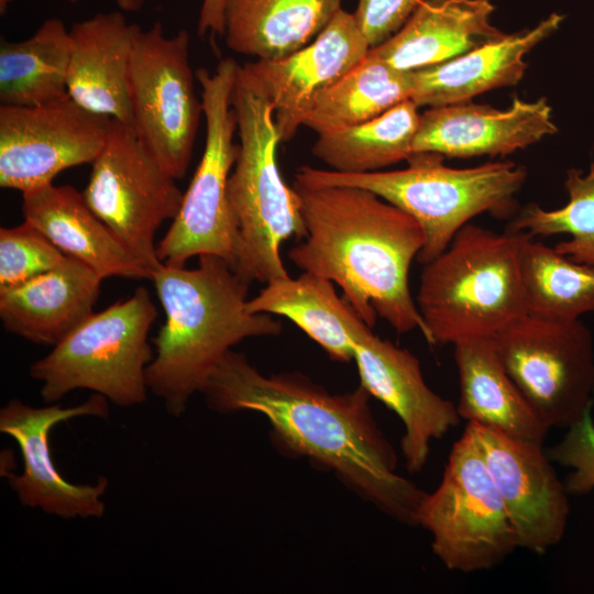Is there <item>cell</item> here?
<instances>
[{"label": "cell", "mask_w": 594, "mask_h": 594, "mask_svg": "<svg viewBox=\"0 0 594 594\" xmlns=\"http://www.w3.org/2000/svg\"><path fill=\"white\" fill-rule=\"evenodd\" d=\"M200 393L219 414L263 415L280 452L332 471L378 510L417 526L426 492L397 473V454L378 428L371 395L362 385L331 393L300 372L265 375L245 354L230 350Z\"/></svg>", "instance_id": "cell-1"}, {"label": "cell", "mask_w": 594, "mask_h": 594, "mask_svg": "<svg viewBox=\"0 0 594 594\" xmlns=\"http://www.w3.org/2000/svg\"><path fill=\"white\" fill-rule=\"evenodd\" d=\"M306 237L288 251L292 263L336 283L362 320L385 319L397 333L428 332L413 299L408 273L425 234L406 211L353 186L294 180Z\"/></svg>", "instance_id": "cell-2"}, {"label": "cell", "mask_w": 594, "mask_h": 594, "mask_svg": "<svg viewBox=\"0 0 594 594\" xmlns=\"http://www.w3.org/2000/svg\"><path fill=\"white\" fill-rule=\"evenodd\" d=\"M151 280L165 322L154 340L155 355L145 378L172 417L186 411L234 345L282 332V323L271 315L246 310L251 284L216 255H200L195 268L162 263Z\"/></svg>", "instance_id": "cell-3"}, {"label": "cell", "mask_w": 594, "mask_h": 594, "mask_svg": "<svg viewBox=\"0 0 594 594\" xmlns=\"http://www.w3.org/2000/svg\"><path fill=\"white\" fill-rule=\"evenodd\" d=\"M529 237L465 224L424 265L416 304L428 343L492 338L527 314L520 253Z\"/></svg>", "instance_id": "cell-4"}, {"label": "cell", "mask_w": 594, "mask_h": 594, "mask_svg": "<svg viewBox=\"0 0 594 594\" xmlns=\"http://www.w3.org/2000/svg\"><path fill=\"white\" fill-rule=\"evenodd\" d=\"M441 154L413 153L403 169L359 174L301 166L295 179L317 185L360 187L414 217L425 234L417 256L422 265L441 254L457 232L483 212L505 213L527 173L513 162L470 168L443 165Z\"/></svg>", "instance_id": "cell-5"}, {"label": "cell", "mask_w": 594, "mask_h": 594, "mask_svg": "<svg viewBox=\"0 0 594 594\" xmlns=\"http://www.w3.org/2000/svg\"><path fill=\"white\" fill-rule=\"evenodd\" d=\"M232 107L240 139L228 180V197L239 229L234 271L249 284H267L289 276L280 246L292 237L302 240L307 231L299 198L285 184L277 165L280 138L272 103L238 74Z\"/></svg>", "instance_id": "cell-6"}, {"label": "cell", "mask_w": 594, "mask_h": 594, "mask_svg": "<svg viewBox=\"0 0 594 594\" xmlns=\"http://www.w3.org/2000/svg\"><path fill=\"white\" fill-rule=\"evenodd\" d=\"M157 317L150 292L94 312L53 350L30 366L42 383L44 403L54 404L75 389H89L119 407L147 399L146 367L153 359L148 332Z\"/></svg>", "instance_id": "cell-7"}, {"label": "cell", "mask_w": 594, "mask_h": 594, "mask_svg": "<svg viewBox=\"0 0 594 594\" xmlns=\"http://www.w3.org/2000/svg\"><path fill=\"white\" fill-rule=\"evenodd\" d=\"M239 66L233 58H223L215 72L200 68L195 74L201 86L205 147L180 209L156 245L163 264L185 265L193 256L209 254L235 268L239 229L228 180L239 153V144L233 142L238 124L232 107Z\"/></svg>", "instance_id": "cell-8"}, {"label": "cell", "mask_w": 594, "mask_h": 594, "mask_svg": "<svg viewBox=\"0 0 594 594\" xmlns=\"http://www.w3.org/2000/svg\"><path fill=\"white\" fill-rule=\"evenodd\" d=\"M416 520L431 535L435 556L451 571L492 569L519 548L515 528L468 425L450 451L440 484L426 493Z\"/></svg>", "instance_id": "cell-9"}, {"label": "cell", "mask_w": 594, "mask_h": 594, "mask_svg": "<svg viewBox=\"0 0 594 594\" xmlns=\"http://www.w3.org/2000/svg\"><path fill=\"white\" fill-rule=\"evenodd\" d=\"M81 194L92 212L152 275L162 265L154 243L156 231L177 216L184 193L131 124L112 120Z\"/></svg>", "instance_id": "cell-10"}, {"label": "cell", "mask_w": 594, "mask_h": 594, "mask_svg": "<svg viewBox=\"0 0 594 594\" xmlns=\"http://www.w3.org/2000/svg\"><path fill=\"white\" fill-rule=\"evenodd\" d=\"M504 367L550 427L569 428L594 399V349L579 320L524 315L492 337Z\"/></svg>", "instance_id": "cell-11"}, {"label": "cell", "mask_w": 594, "mask_h": 594, "mask_svg": "<svg viewBox=\"0 0 594 594\" xmlns=\"http://www.w3.org/2000/svg\"><path fill=\"white\" fill-rule=\"evenodd\" d=\"M189 34L166 36L154 23L136 35L130 70L132 127L147 151L173 178L187 172L202 101L195 94Z\"/></svg>", "instance_id": "cell-12"}, {"label": "cell", "mask_w": 594, "mask_h": 594, "mask_svg": "<svg viewBox=\"0 0 594 594\" xmlns=\"http://www.w3.org/2000/svg\"><path fill=\"white\" fill-rule=\"evenodd\" d=\"M69 97L34 107H0V186L22 194L66 168L91 164L112 124Z\"/></svg>", "instance_id": "cell-13"}, {"label": "cell", "mask_w": 594, "mask_h": 594, "mask_svg": "<svg viewBox=\"0 0 594 594\" xmlns=\"http://www.w3.org/2000/svg\"><path fill=\"white\" fill-rule=\"evenodd\" d=\"M108 402L97 393L66 408L61 404L33 407L12 398L0 409V432L16 442L23 460L21 474L4 471L2 476L7 477L21 505L64 519L103 516L106 506L101 497L108 479L99 476L96 483L84 485L65 480L53 462L50 435L56 425L73 418H108Z\"/></svg>", "instance_id": "cell-14"}, {"label": "cell", "mask_w": 594, "mask_h": 594, "mask_svg": "<svg viewBox=\"0 0 594 594\" xmlns=\"http://www.w3.org/2000/svg\"><path fill=\"white\" fill-rule=\"evenodd\" d=\"M353 13L342 8L305 47L278 59L240 65L239 76L272 103L280 142L290 140L322 92L369 53Z\"/></svg>", "instance_id": "cell-15"}, {"label": "cell", "mask_w": 594, "mask_h": 594, "mask_svg": "<svg viewBox=\"0 0 594 594\" xmlns=\"http://www.w3.org/2000/svg\"><path fill=\"white\" fill-rule=\"evenodd\" d=\"M515 528L519 548L546 553L564 536L570 506L542 444L469 422Z\"/></svg>", "instance_id": "cell-16"}, {"label": "cell", "mask_w": 594, "mask_h": 594, "mask_svg": "<svg viewBox=\"0 0 594 594\" xmlns=\"http://www.w3.org/2000/svg\"><path fill=\"white\" fill-rule=\"evenodd\" d=\"M353 361L360 385L393 410L404 426L400 450L407 471L420 472L432 441L459 425L457 406L427 385L416 355L374 334L372 328L355 343Z\"/></svg>", "instance_id": "cell-17"}, {"label": "cell", "mask_w": 594, "mask_h": 594, "mask_svg": "<svg viewBox=\"0 0 594 594\" xmlns=\"http://www.w3.org/2000/svg\"><path fill=\"white\" fill-rule=\"evenodd\" d=\"M557 131L546 98H515L506 110L470 101L430 107L420 114L413 153L449 157L506 155Z\"/></svg>", "instance_id": "cell-18"}, {"label": "cell", "mask_w": 594, "mask_h": 594, "mask_svg": "<svg viewBox=\"0 0 594 594\" xmlns=\"http://www.w3.org/2000/svg\"><path fill=\"white\" fill-rule=\"evenodd\" d=\"M140 30L119 11L73 23L66 80L69 98L90 112L132 125L130 70Z\"/></svg>", "instance_id": "cell-19"}, {"label": "cell", "mask_w": 594, "mask_h": 594, "mask_svg": "<svg viewBox=\"0 0 594 594\" xmlns=\"http://www.w3.org/2000/svg\"><path fill=\"white\" fill-rule=\"evenodd\" d=\"M102 277L67 256L58 266L0 292V319L9 333L56 345L94 314Z\"/></svg>", "instance_id": "cell-20"}, {"label": "cell", "mask_w": 594, "mask_h": 594, "mask_svg": "<svg viewBox=\"0 0 594 594\" xmlns=\"http://www.w3.org/2000/svg\"><path fill=\"white\" fill-rule=\"evenodd\" d=\"M562 21V15L551 13L532 29L503 34L454 58L411 70L410 100L418 107L447 106L516 85L527 68L524 56L554 33Z\"/></svg>", "instance_id": "cell-21"}, {"label": "cell", "mask_w": 594, "mask_h": 594, "mask_svg": "<svg viewBox=\"0 0 594 594\" xmlns=\"http://www.w3.org/2000/svg\"><path fill=\"white\" fill-rule=\"evenodd\" d=\"M22 215L65 255L82 262L102 278L152 279L73 186L50 184L23 193Z\"/></svg>", "instance_id": "cell-22"}, {"label": "cell", "mask_w": 594, "mask_h": 594, "mask_svg": "<svg viewBox=\"0 0 594 594\" xmlns=\"http://www.w3.org/2000/svg\"><path fill=\"white\" fill-rule=\"evenodd\" d=\"M491 0H421L407 22L371 52L400 70H416L502 36Z\"/></svg>", "instance_id": "cell-23"}, {"label": "cell", "mask_w": 594, "mask_h": 594, "mask_svg": "<svg viewBox=\"0 0 594 594\" xmlns=\"http://www.w3.org/2000/svg\"><path fill=\"white\" fill-rule=\"evenodd\" d=\"M454 345L460 381L458 414L507 437L542 444L550 427L506 372L492 338H471Z\"/></svg>", "instance_id": "cell-24"}, {"label": "cell", "mask_w": 594, "mask_h": 594, "mask_svg": "<svg viewBox=\"0 0 594 594\" xmlns=\"http://www.w3.org/2000/svg\"><path fill=\"white\" fill-rule=\"evenodd\" d=\"M245 308L251 314L288 318L319 344L330 360L340 363L353 361L355 343L371 328L338 295L333 282L309 272L267 283L248 299Z\"/></svg>", "instance_id": "cell-25"}, {"label": "cell", "mask_w": 594, "mask_h": 594, "mask_svg": "<svg viewBox=\"0 0 594 594\" xmlns=\"http://www.w3.org/2000/svg\"><path fill=\"white\" fill-rule=\"evenodd\" d=\"M342 0H227L226 43L257 59H278L308 45Z\"/></svg>", "instance_id": "cell-26"}, {"label": "cell", "mask_w": 594, "mask_h": 594, "mask_svg": "<svg viewBox=\"0 0 594 594\" xmlns=\"http://www.w3.org/2000/svg\"><path fill=\"white\" fill-rule=\"evenodd\" d=\"M69 30L57 18L45 20L20 42L0 43L1 106L34 107L68 98Z\"/></svg>", "instance_id": "cell-27"}, {"label": "cell", "mask_w": 594, "mask_h": 594, "mask_svg": "<svg viewBox=\"0 0 594 594\" xmlns=\"http://www.w3.org/2000/svg\"><path fill=\"white\" fill-rule=\"evenodd\" d=\"M411 70H400L371 52L320 95L304 119L318 134L374 119L410 99Z\"/></svg>", "instance_id": "cell-28"}, {"label": "cell", "mask_w": 594, "mask_h": 594, "mask_svg": "<svg viewBox=\"0 0 594 594\" xmlns=\"http://www.w3.org/2000/svg\"><path fill=\"white\" fill-rule=\"evenodd\" d=\"M410 99L369 121L320 133L312 154L331 170L375 172L413 154L420 113Z\"/></svg>", "instance_id": "cell-29"}, {"label": "cell", "mask_w": 594, "mask_h": 594, "mask_svg": "<svg viewBox=\"0 0 594 594\" xmlns=\"http://www.w3.org/2000/svg\"><path fill=\"white\" fill-rule=\"evenodd\" d=\"M520 273L527 315L573 321L594 312V266L529 237L521 248Z\"/></svg>", "instance_id": "cell-30"}, {"label": "cell", "mask_w": 594, "mask_h": 594, "mask_svg": "<svg viewBox=\"0 0 594 594\" xmlns=\"http://www.w3.org/2000/svg\"><path fill=\"white\" fill-rule=\"evenodd\" d=\"M564 187L569 195L564 207L544 210L530 205L507 230L526 232L532 238L569 233L572 239L559 242L554 249L576 263L594 266V163L586 175L569 169Z\"/></svg>", "instance_id": "cell-31"}, {"label": "cell", "mask_w": 594, "mask_h": 594, "mask_svg": "<svg viewBox=\"0 0 594 594\" xmlns=\"http://www.w3.org/2000/svg\"><path fill=\"white\" fill-rule=\"evenodd\" d=\"M67 258L28 221L0 228V292L45 273Z\"/></svg>", "instance_id": "cell-32"}, {"label": "cell", "mask_w": 594, "mask_h": 594, "mask_svg": "<svg viewBox=\"0 0 594 594\" xmlns=\"http://www.w3.org/2000/svg\"><path fill=\"white\" fill-rule=\"evenodd\" d=\"M568 429L563 439L548 451V457L572 469L564 484L568 494L584 495L594 490V421L591 409Z\"/></svg>", "instance_id": "cell-33"}, {"label": "cell", "mask_w": 594, "mask_h": 594, "mask_svg": "<svg viewBox=\"0 0 594 594\" xmlns=\"http://www.w3.org/2000/svg\"><path fill=\"white\" fill-rule=\"evenodd\" d=\"M421 0H359L353 13L371 48L393 36Z\"/></svg>", "instance_id": "cell-34"}, {"label": "cell", "mask_w": 594, "mask_h": 594, "mask_svg": "<svg viewBox=\"0 0 594 594\" xmlns=\"http://www.w3.org/2000/svg\"><path fill=\"white\" fill-rule=\"evenodd\" d=\"M123 11H138L143 6V0H113ZM227 0H202L198 33H210L211 36L224 33V10Z\"/></svg>", "instance_id": "cell-35"}]
</instances>
